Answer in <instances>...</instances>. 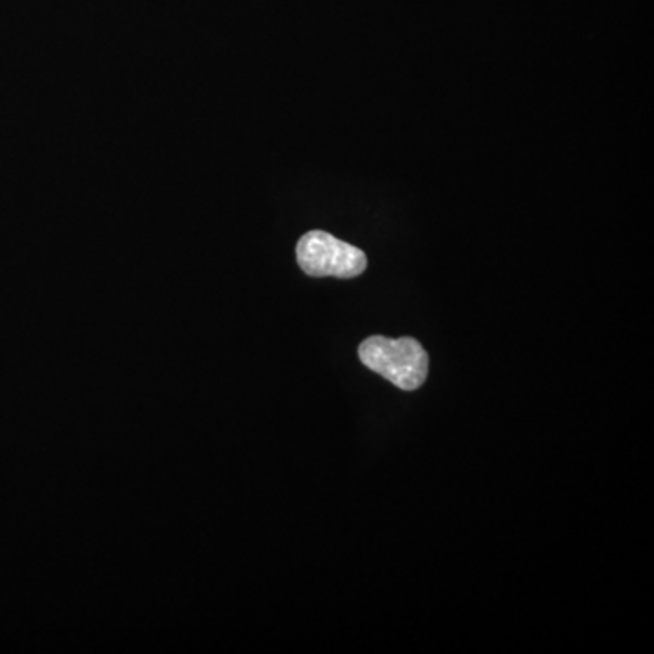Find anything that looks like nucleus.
<instances>
[{
    "label": "nucleus",
    "instance_id": "1",
    "mask_svg": "<svg viewBox=\"0 0 654 654\" xmlns=\"http://www.w3.org/2000/svg\"><path fill=\"white\" fill-rule=\"evenodd\" d=\"M360 362L402 391H415L426 382L429 357L415 338L375 335L358 347Z\"/></svg>",
    "mask_w": 654,
    "mask_h": 654
},
{
    "label": "nucleus",
    "instance_id": "2",
    "mask_svg": "<svg viewBox=\"0 0 654 654\" xmlns=\"http://www.w3.org/2000/svg\"><path fill=\"white\" fill-rule=\"evenodd\" d=\"M297 260L309 277L355 278L367 268L366 253L326 231H309L298 240Z\"/></svg>",
    "mask_w": 654,
    "mask_h": 654
}]
</instances>
